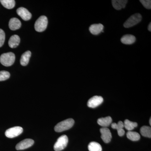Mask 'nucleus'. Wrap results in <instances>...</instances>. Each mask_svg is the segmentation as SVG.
<instances>
[{
	"instance_id": "f3484780",
	"label": "nucleus",
	"mask_w": 151,
	"mask_h": 151,
	"mask_svg": "<svg viewBox=\"0 0 151 151\" xmlns=\"http://www.w3.org/2000/svg\"><path fill=\"white\" fill-rule=\"evenodd\" d=\"M136 41V37L131 35H126L122 37L121 42L122 43L126 45H131Z\"/></svg>"
},
{
	"instance_id": "aec40b11",
	"label": "nucleus",
	"mask_w": 151,
	"mask_h": 151,
	"mask_svg": "<svg viewBox=\"0 0 151 151\" xmlns=\"http://www.w3.org/2000/svg\"><path fill=\"white\" fill-rule=\"evenodd\" d=\"M1 4L6 8L12 9L14 7L15 1L14 0H1Z\"/></svg>"
},
{
	"instance_id": "7ed1b4c3",
	"label": "nucleus",
	"mask_w": 151,
	"mask_h": 151,
	"mask_svg": "<svg viewBox=\"0 0 151 151\" xmlns=\"http://www.w3.org/2000/svg\"><path fill=\"white\" fill-rule=\"evenodd\" d=\"M48 21L46 16H42L37 20L35 24V29L38 32H42L47 27Z\"/></svg>"
},
{
	"instance_id": "a878e982",
	"label": "nucleus",
	"mask_w": 151,
	"mask_h": 151,
	"mask_svg": "<svg viewBox=\"0 0 151 151\" xmlns=\"http://www.w3.org/2000/svg\"><path fill=\"white\" fill-rule=\"evenodd\" d=\"M5 40V34L3 30L0 29V47H1L4 43Z\"/></svg>"
},
{
	"instance_id": "0eeeda50",
	"label": "nucleus",
	"mask_w": 151,
	"mask_h": 151,
	"mask_svg": "<svg viewBox=\"0 0 151 151\" xmlns=\"http://www.w3.org/2000/svg\"><path fill=\"white\" fill-rule=\"evenodd\" d=\"M34 144V141L32 139H27L23 140L17 144L16 149L18 150L28 148Z\"/></svg>"
},
{
	"instance_id": "9b49d317",
	"label": "nucleus",
	"mask_w": 151,
	"mask_h": 151,
	"mask_svg": "<svg viewBox=\"0 0 151 151\" xmlns=\"http://www.w3.org/2000/svg\"><path fill=\"white\" fill-rule=\"evenodd\" d=\"M104 26L101 24L91 25L89 28L90 32L94 35H98L101 32H103Z\"/></svg>"
},
{
	"instance_id": "f03ea898",
	"label": "nucleus",
	"mask_w": 151,
	"mask_h": 151,
	"mask_svg": "<svg viewBox=\"0 0 151 151\" xmlns=\"http://www.w3.org/2000/svg\"><path fill=\"white\" fill-rule=\"evenodd\" d=\"M15 60V55L12 52L4 53L0 56V62L4 66H11L14 64Z\"/></svg>"
},
{
	"instance_id": "cd10ccee",
	"label": "nucleus",
	"mask_w": 151,
	"mask_h": 151,
	"mask_svg": "<svg viewBox=\"0 0 151 151\" xmlns=\"http://www.w3.org/2000/svg\"><path fill=\"white\" fill-rule=\"evenodd\" d=\"M151 118L150 119V125H151Z\"/></svg>"
},
{
	"instance_id": "393cba45",
	"label": "nucleus",
	"mask_w": 151,
	"mask_h": 151,
	"mask_svg": "<svg viewBox=\"0 0 151 151\" xmlns=\"http://www.w3.org/2000/svg\"><path fill=\"white\" fill-rule=\"evenodd\" d=\"M140 1L146 9H151V1L150 0H140Z\"/></svg>"
},
{
	"instance_id": "ddd939ff",
	"label": "nucleus",
	"mask_w": 151,
	"mask_h": 151,
	"mask_svg": "<svg viewBox=\"0 0 151 151\" xmlns=\"http://www.w3.org/2000/svg\"><path fill=\"white\" fill-rule=\"evenodd\" d=\"M21 27V22L16 18H13L9 22V27L12 30L18 29Z\"/></svg>"
},
{
	"instance_id": "6e6552de",
	"label": "nucleus",
	"mask_w": 151,
	"mask_h": 151,
	"mask_svg": "<svg viewBox=\"0 0 151 151\" xmlns=\"http://www.w3.org/2000/svg\"><path fill=\"white\" fill-rule=\"evenodd\" d=\"M103 99L101 96H94L88 100L87 105L89 108H95L103 103Z\"/></svg>"
},
{
	"instance_id": "b1692460",
	"label": "nucleus",
	"mask_w": 151,
	"mask_h": 151,
	"mask_svg": "<svg viewBox=\"0 0 151 151\" xmlns=\"http://www.w3.org/2000/svg\"><path fill=\"white\" fill-rule=\"evenodd\" d=\"M10 76V74L8 71L2 70L0 71V81H5L9 79Z\"/></svg>"
},
{
	"instance_id": "9d476101",
	"label": "nucleus",
	"mask_w": 151,
	"mask_h": 151,
	"mask_svg": "<svg viewBox=\"0 0 151 151\" xmlns=\"http://www.w3.org/2000/svg\"><path fill=\"white\" fill-rule=\"evenodd\" d=\"M17 12L19 16L24 21L29 20L32 17V14L27 9L24 7H20L17 10Z\"/></svg>"
},
{
	"instance_id": "dca6fc26",
	"label": "nucleus",
	"mask_w": 151,
	"mask_h": 151,
	"mask_svg": "<svg viewBox=\"0 0 151 151\" xmlns=\"http://www.w3.org/2000/svg\"><path fill=\"white\" fill-rule=\"evenodd\" d=\"M112 122V119L110 116L105 117V118H100L97 120V123L100 126L103 127L107 128L109 127Z\"/></svg>"
},
{
	"instance_id": "f257e3e1",
	"label": "nucleus",
	"mask_w": 151,
	"mask_h": 151,
	"mask_svg": "<svg viewBox=\"0 0 151 151\" xmlns=\"http://www.w3.org/2000/svg\"><path fill=\"white\" fill-rule=\"evenodd\" d=\"M74 124V121L73 119H66L57 124L54 128L55 131L57 132H63L72 128Z\"/></svg>"
},
{
	"instance_id": "1a4fd4ad",
	"label": "nucleus",
	"mask_w": 151,
	"mask_h": 151,
	"mask_svg": "<svg viewBox=\"0 0 151 151\" xmlns=\"http://www.w3.org/2000/svg\"><path fill=\"white\" fill-rule=\"evenodd\" d=\"M100 132L101 134V138L104 142H110L112 139V134L110 130L108 128L103 127L100 129Z\"/></svg>"
},
{
	"instance_id": "f8f14e48",
	"label": "nucleus",
	"mask_w": 151,
	"mask_h": 151,
	"mask_svg": "<svg viewBox=\"0 0 151 151\" xmlns=\"http://www.w3.org/2000/svg\"><path fill=\"white\" fill-rule=\"evenodd\" d=\"M111 127L113 129H115L118 131V135L120 137H122L125 134V131L124 129V123L122 121H119L118 123H112Z\"/></svg>"
},
{
	"instance_id": "4468645a",
	"label": "nucleus",
	"mask_w": 151,
	"mask_h": 151,
	"mask_svg": "<svg viewBox=\"0 0 151 151\" xmlns=\"http://www.w3.org/2000/svg\"><path fill=\"white\" fill-rule=\"evenodd\" d=\"M128 1L126 0H113L112 1V5L114 9L117 10L125 8Z\"/></svg>"
},
{
	"instance_id": "5701e85b",
	"label": "nucleus",
	"mask_w": 151,
	"mask_h": 151,
	"mask_svg": "<svg viewBox=\"0 0 151 151\" xmlns=\"http://www.w3.org/2000/svg\"><path fill=\"white\" fill-rule=\"evenodd\" d=\"M140 132L141 134L146 137H151V127L148 126H143L141 128Z\"/></svg>"
},
{
	"instance_id": "39448f33",
	"label": "nucleus",
	"mask_w": 151,
	"mask_h": 151,
	"mask_svg": "<svg viewBox=\"0 0 151 151\" xmlns=\"http://www.w3.org/2000/svg\"><path fill=\"white\" fill-rule=\"evenodd\" d=\"M68 138L65 135L60 136L58 139L54 146V149L55 151L62 150L66 147L68 143Z\"/></svg>"
},
{
	"instance_id": "6ab92c4d",
	"label": "nucleus",
	"mask_w": 151,
	"mask_h": 151,
	"mask_svg": "<svg viewBox=\"0 0 151 151\" xmlns=\"http://www.w3.org/2000/svg\"><path fill=\"white\" fill-rule=\"evenodd\" d=\"M124 127L128 131H132L135 128L137 127V123L136 122H131L128 119H126L124 123Z\"/></svg>"
},
{
	"instance_id": "4be33fe9",
	"label": "nucleus",
	"mask_w": 151,
	"mask_h": 151,
	"mask_svg": "<svg viewBox=\"0 0 151 151\" xmlns=\"http://www.w3.org/2000/svg\"><path fill=\"white\" fill-rule=\"evenodd\" d=\"M89 151H102V148L101 145L96 142H91L88 145Z\"/></svg>"
},
{
	"instance_id": "bb28decb",
	"label": "nucleus",
	"mask_w": 151,
	"mask_h": 151,
	"mask_svg": "<svg viewBox=\"0 0 151 151\" xmlns=\"http://www.w3.org/2000/svg\"><path fill=\"white\" fill-rule=\"evenodd\" d=\"M148 30L149 31H151V23H150V24L149 25L148 28Z\"/></svg>"
},
{
	"instance_id": "423d86ee",
	"label": "nucleus",
	"mask_w": 151,
	"mask_h": 151,
	"mask_svg": "<svg viewBox=\"0 0 151 151\" xmlns=\"http://www.w3.org/2000/svg\"><path fill=\"white\" fill-rule=\"evenodd\" d=\"M23 131V129L21 127H14L7 130L5 132V135L8 138H14L20 135Z\"/></svg>"
},
{
	"instance_id": "20e7f679",
	"label": "nucleus",
	"mask_w": 151,
	"mask_h": 151,
	"mask_svg": "<svg viewBox=\"0 0 151 151\" xmlns=\"http://www.w3.org/2000/svg\"><path fill=\"white\" fill-rule=\"evenodd\" d=\"M142 19V15L140 14H135L132 15L124 23V27L129 28L137 24Z\"/></svg>"
},
{
	"instance_id": "412c9836",
	"label": "nucleus",
	"mask_w": 151,
	"mask_h": 151,
	"mask_svg": "<svg viewBox=\"0 0 151 151\" xmlns=\"http://www.w3.org/2000/svg\"><path fill=\"white\" fill-rule=\"evenodd\" d=\"M127 137L129 139L133 141H138L140 139L139 134L137 132L129 131L127 133Z\"/></svg>"
},
{
	"instance_id": "2eb2a0df",
	"label": "nucleus",
	"mask_w": 151,
	"mask_h": 151,
	"mask_svg": "<svg viewBox=\"0 0 151 151\" xmlns=\"http://www.w3.org/2000/svg\"><path fill=\"white\" fill-rule=\"evenodd\" d=\"M20 42V39L18 35H12L9 41V46L11 48H16L18 46Z\"/></svg>"
},
{
	"instance_id": "a211bd4d",
	"label": "nucleus",
	"mask_w": 151,
	"mask_h": 151,
	"mask_svg": "<svg viewBox=\"0 0 151 151\" xmlns=\"http://www.w3.org/2000/svg\"><path fill=\"white\" fill-rule=\"evenodd\" d=\"M31 56V52L30 51L25 52L22 55L20 59V64L22 66H26L28 64L30 58Z\"/></svg>"
}]
</instances>
